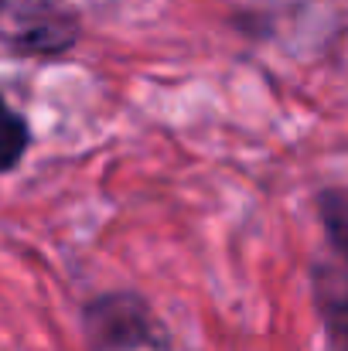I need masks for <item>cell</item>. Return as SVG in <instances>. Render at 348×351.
<instances>
[{"label":"cell","mask_w":348,"mask_h":351,"mask_svg":"<svg viewBox=\"0 0 348 351\" xmlns=\"http://www.w3.org/2000/svg\"><path fill=\"white\" fill-rule=\"evenodd\" d=\"M318 219L328 249L338 256V266L348 269V184L318 191Z\"/></svg>","instance_id":"3"},{"label":"cell","mask_w":348,"mask_h":351,"mask_svg":"<svg viewBox=\"0 0 348 351\" xmlns=\"http://www.w3.org/2000/svg\"><path fill=\"white\" fill-rule=\"evenodd\" d=\"M0 7H3V0H0Z\"/></svg>","instance_id":"5"},{"label":"cell","mask_w":348,"mask_h":351,"mask_svg":"<svg viewBox=\"0 0 348 351\" xmlns=\"http://www.w3.org/2000/svg\"><path fill=\"white\" fill-rule=\"evenodd\" d=\"M311 293L325 331V348L348 351V269L338 263H314Z\"/></svg>","instance_id":"2"},{"label":"cell","mask_w":348,"mask_h":351,"mask_svg":"<svg viewBox=\"0 0 348 351\" xmlns=\"http://www.w3.org/2000/svg\"><path fill=\"white\" fill-rule=\"evenodd\" d=\"M82 331L96 351L167 348L164 328L140 293L113 290L82 307Z\"/></svg>","instance_id":"1"},{"label":"cell","mask_w":348,"mask_h":351,"mask_svg":"<svg viewBox=\"0 0 348 351\" xmlns=\"http://www.w3.org/2000/svg\"><path fill=\"white\" fill-rule=\"evenodd\" d=\"M31 147V126L21 113H14L0 96V174L14 171Z\"/></svg>","instance_id":"4"}]
</instances>
